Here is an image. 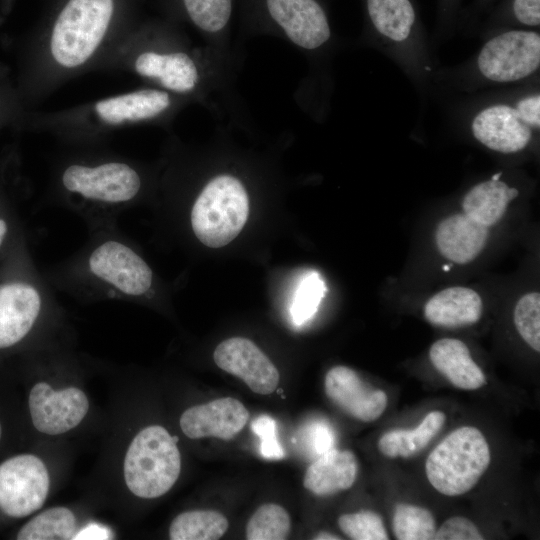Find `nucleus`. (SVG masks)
<instances>
[{"label": "nucleus", "mask_w": 540, "mask_h": 540, "mask_svg": "<svg viewBox=\"0 0 540 540\" xmlns=\"http://www.w3.org/2000/svg\"><path fill=\"white\" fill-rule=\"evenodd\" d=\"M43 274L56 292L87 302L158 296L152 268L118 225L88 232L82 247Z\"/></svg>", "instance_id": "obj_1"}, {"label": "nucleus", "mask_w": 540, "mask_h": 540, "mask_svg": "<svg viewBox=\"0 0 540 540\" xmlns=\"http://www.w3.org/2000/svg\"><path fill=\"white\" fill-rule=\"evenodd\" d=\"M62 204L78 216L88 232L117 226L118 218L140 197V173L123 161L71 163L60 175Z\"/></svg>", "instance_id": "obj_2"}, {"label": "nucleus", "mask_w": 540, "mask_h": 540, "mask_svg": "<svg viewBox=\"0 0 540 540\" xmlns=\"http://www.w3.org/2000/svg\"><path fill=\"white\" fill-rule=\"evenodd\" d=\"M56 291L33 261L23 234L0 272V351L28 340L60 313Z\"/></svg>", "instance_id": "obj_3"}, {"label": "nucleus", "mask_w": 540, "mask_h": 540, "mask_svg": "<svg viewBox=\"0 0 540 540\" xmlns=\"http://www.w3.org/2000/svg\"><path fill=\"white\" fill-rule=\"evenodd\" d=\"M180 471L177 437L163 426H147L134 436L123 464L124 480L132 494L143 499L158 498L174 486Z\"/></svg>", "instance_id": "obj_4"}, {"label": "nucleus", "mask_w": 540, "mask_h": 540, "mask_svg": "<svg viewBox=\"0 0 540 540\" xmlns=\"http://www.w3.org/2000/svg\"><path fill=\"white\" fill-rule=\"evenodd\" d=\"M249 215V197L244 184L231 174L209 180L190 210V226L200 243L219 248L241 232Z\"/></svg>", "instance_id": "obj_5"}, {"label": "nucleus", "mask_w": 540, "mask_h": 540, "mask_svg": "<svg viewBox=\"0 0 540 540\" xmlns=\"http://www.w3.org/2000/svg\"><path fill=\"white\" fill-rule=\"evenodd\" d=\"M489 445L474 426H462L447 435L429 454L425 472L441 494L459 496L470 491L490 464Z\"/></svg>", "instance_id": "obj_6"}, {"label": "nucleus", "mask_w": 540, "mask_h": 540, "mask_svg": "<svg viewBox=\"0 0 540 540\" xmlns=\"http://www.w3.org/2000/svg\"><path fill=\"white\" fill-rule=\"evenodd\" d=\"M113 0H69L57 17L50 48L57 63L72 68L87 61L102 41Z\"/></svg>", "instance_id": "obj_7"}, {"label": "nucleus", "mask_w": 540, "mask_h": 540, "mask_svg": "<svg viewBox=\"0 0 540 540\" xmlns=\"http://www.w3.org/2000/svg\"><path fill=\"white\" fill-rule=\"evenodd\" d=\"M539 127V93L524 96L514 105H489L480 110L471 122L472 134L478 142L504 154L525 149Z\"/></svg>", "instance_id": "obj_8"}, {"label": "nucleus", "mask_w": 540, "mask_h": 540, "mask_svg": "<svg viewBox=\"0 0 540 540\" xmlns=\"http://www.w3.org/2000/svg\"><path fill=\"white\" fill-rule=\"evenodd\" d=\"M540 66V35L510 30L489 39L477 57V68L487 80L513 83L534 74Z\"/></svg>", "instance_id": "obj_9"}, {"label": "nucleus", "mask_w": 540, "mask_h": 540, "mask_svg": "<svg viewBox=\"0 0 540 540\" xmlns=\"http://www.w3.org/2000/svg\"><path fill=\"white\" fill-rule=\"evenodd\" d=\"M50 489L45 463L36 455L19 454L0 463V510L25 518L41 509Z\"/></svg>", "instance_id": "obj_10"}, {"label": "nucleus", "mask_w": 540, "mask_h": 540, "mask_svg": "<svg viewBox=\"0 0 540 540\" xmlns=\"http://www.w3.org/2000/svg\"><path fill=\"white\" fill-rule=\"evenodd\" d=\"M28 408L37 431L59 435L82 422L89 411V400L78 387L54 390L48 383L41 381L29 392Z\"/></svg>", "instance_id": "obj_11"}, {"label": "nucleus", "mask_w": 540, "mask_h": 540, "mask_svg": "<svg viewBox=\"0 0 540 540\" xmlns=\"http://www.w3.org/2000/svg\"><path fill=\"white\" fill-rule=\"evenodd\" d=\"M272 21L295 46L312 51L331 37L327 15L316 0H265Z\"/></svg>", "instance_id": "obj_12"}, {"label": "nucleus", "mask_w": 540, "mask_h": 540, "mask_svg": "<svg viewBox=\"0 0 540 540\" xmlns=\"http://www.w3.org/2000/svg\"><path fill=\"white\" fill-rule=\"evenodd\" d=\"M213 359L220 369L242 379L254 393L271 394L278 386V369L247 338L232 337L222 341L215 348Z\"/></svg>", "instance_id": "obj_13"}, {"label": "nucleus", "mask_w": 540, "mask_h": 540, "mask_svg": "<svg viewBox=\"0 0 540 540\" xmlns=\"http://www.w3.org/2000/svg\"><path fill=\"white\" fill-rule=\"evenodd\" d=\"M326 396L347 415L362 422L378 419L386 409L388 398L380 389H373L346 366L332 367L324 380Z\"/></svg>", "instance_id": "obj_14"}, {"label": "nucleus", "mask_w": 540, "mask_h": 540, "mask_svg": "<svg viewBox=\"0 0 540 540\" xmlns=\"http://www.w3.org/2000/svg\"><path fill=\"white\" fill-rule=\"evenodd\" d=\"M249 412L237 399L225 397L186 409L180 417L182 432L190 439L230 440L246 425Z\"/></svg>", "instance_id": "obj_15"}, {"label": "nucleus", "mask_w": 540, "mask_h": 540, "mask_svg": "<svg viewBox=\"0 0 540 540\" xmlns=\"http://www.w3.org/2000/svg\"><path fill=\"white\" fill-rule=\"evenodd\" d=\"M135 70L141 76L156 80L164 88L178 93L194 91L201 80L197 63L185 52H144L137 57Z\"/></svg>", "instance_id": "obj_16"}, {"label": "nucleus", "mask_w": 540, "mask_h": 540, "mask_svg": "<svg viewBox=\"0 0 540 540\" xmlns=\"http://www.w3.org/2000/svg\"><path fill=\"white\" fill-rule=\"evenodd\" d=\"M488 228L465 213L451 215L440 222L435 240L440 253L448 260L466 264L484 248Z\"/></svg>", "instance_id": "obj_17"}, {"label": "nucleus", "mask_w": 540, "mask_h": 540, "mask_svg": "<svg viewBox=\"0 0 540 540\" xmlns=\"http://www.w3.org/2000/svg\"><path fill=\"white\" fill-rule=\"evenodd\" d=\"M358 462L349 450L331 448L307 468L303 485L318 496H328L347 490L355 482Z\"/></svg>", "instance_id": "obj_18"}, {"label": "nucleus", "mask_w": 540, "mask_h": 540, "mask_svg": "<svg viewBox=\"0 0 540 540\" xmlns=\"http://www.w3.org/2000/svg\"><path fill=\"white\" fill-rule=\"evenodd\" d=\"M429 357L433 366L459 389L476 390L487 383L486 376L461 340H437L430 347Z\"/></svg>", "instance_id": "obj_19"}, {"label": "nucleus", "mask_w": 540, "mask_h": 540, "mask_svg": "<svg viewBox=\"0 0 540 540\" xmlns=\"http://www.w3.org/2000/svg\"><path fill=\"white\" fill-rule=\"evenodd\" d=\"M482 315V300L466 287L446 288L432 296L424 306V316L433 325L454 328L474 324Z\"/></svg>", "instance_id": "obj_20"}, {"label": "nucleus", "mask_w": 540, "mask_h": 540, "mask_svg": "<svg viewBox=\"0 0 540 540\" xmlns=\"http://www.w3.org/2000/svg\"><path fill=\"white\" fill-rule=\"evenodd\" d=\"M171 105L167 92L158 89H144L99 101L95 110L107 123L140 121L154 118Z\"/></svg>", "instance_id": "obj_21"}, {"label": "nucleus", "mask_w": 540, "mask_h": 540, "mask_svg": "<svg viewBox=\"0 0 540 540\" xmlns=\"http://www.w3.org/2000/svg\"><path fill=\"white\" fill-rule=\"evenodd\" d=\"M499 177L500 174H497L490 180L478 183L462 201L464 213L487 228L503 217L508 204L518 195L516 188L508 186Z\"/></svg>", "instance_id": "obj_22"}, {"label": "nucleus", "mask_w": 540, "mask_h": 540, "mask_svg": "<svg viewBox=\"0 0 540 540\" xmlns=\"http://www.w3.org/2000/svg\"><path fill=\"white\" fill-rule=\"evenodd\" d=\"M445 421V413L431 411L414 429H394L384 433L378 440V450L388 458L411 457L430 443Z\"/></svg>", "instance_id": "obj_23"}, {"label": "nucleus", "mask_w": 540, "mask_h": 540, "mask_svg": "<svg viewBox=\"0 0 540 540\" xmlns=\"http://www.w3.org/2000/svg\"><path fill=\"white\" fill-rule=\"evenodd\" d=\"M369 18L376 31L388 40L406 41L415 23V11L409 0H367Z\"/></svg>", "instance_id": "obj_24"}, {"label": "nucleus", "mask_w": 540, "mask_h": 540, "mask_svg": "<svg viewBox=\"0 0 540 540\" xmlns=\"http://www.w3.org/2000/svg\"><path fill=\"white\" fill-rule=\"evenodd\" d=\"M227 518L215 510H192L177 515L169 527L172 540H217L227 531Z\"/></svg>", "instance_id": "obj_25"}, {"label": "nucleus", "mask_w": 540, "mask_h": 540, "mask_svg": "<svg viewBox=\"0 0 540 540\" xmlns=\"http://www.w3.org/2000/svg\"><path fill=\"white\" fill-rule=\"evenodd\" d=\"M76 535V517L62 506L38 513L16 535L19 540H66Z\"/></svg>", "instance_id": "obj_26"}, {"label": "nucleus", "mask_w": 540, "mask_h": 540, "mask_svg": "<svg viewBox=\"0 0 540 540\" xmlns=\"http://www.w3.org/2000/svg\"><path fill=\"white\" fill-rule=\"evenodd\" d=\"M393 532L399 540H431L436 533V521L426 508L397 504L392 520Z\"/></svg>", "instance_id": "obj_27"}, {"label": "nucleus", "mask_w": 540, "mask_h": 540, "mask_svg": "<svg viewBox=\"0 0 540 540\" xmlns=\"http://www.w3.org/2000/svg\"><path fill=\"white\" fill-rule=\"evenodd\" d=\"M291 529L288 512L280 505H261L250 517L246 525L248 540H284Z\"/></svg>", "instance_id": "obj_28"}, {"label": "nucleus", "mask_w": 540, "mask_h": 540, "mask_svg": "<svg viewBox=\"0 0 540 540\" xmlns=\"http://www.w3.org/2000/svg\"><path fill=\"white\" fill-rule=\"evenodd\" d=\"M233 0H183L185 10L201 31L218 35L222 33L231 18Z\"/></svg>", "instance_id": "obj_29"}, {"label": "nucleus", "mask_w": 540, "mask_h": 540, "mask_svg": "<svg viewBox=\"0 0 540 540\" xmlns=\"http://www.w3.org/2000/svg\"><path fill=\"white\" fill-rule=\"evenodd\" d=\"M514 324L522 339L540 351V296L537 292L523 295L514 309Z\"/></svg>", "instance_id": "obj_30"}, {"label": "nucleus", "mask_w": 540, "mask_h": 540, "mask_svg": "<svg viewBox=\"0 0 540 540\" xmlns=\"http://www.w3.org/2000/svg\"><path fill=\"white\" fill-rule=\"evenodd\" d=\"M342 532L353 540H388L382 517L370 510L342 514L338 518Z\"/></svg>", "instance_id": "obj_31"}, {"label": "nucleus", "mask_w": 540, "mask_h": 540, "mask_svg": "<svg viewBox=\"0 0 540 540\" xmlns=\"http://www.w3.org/2000/svg\"><path fill=\"white\" fill-rule=\"evenodd\" d=\"M324 291V283L316 274H309L303 279L291 308L293 321L297 325L305 323L314 315Z\"/></svg>", "instance_id": "obj_32"}, {"label": "nucleus", "mask_w": 540, "mask_h": 540, "mask_svg": "<svg viewBox=\"0 0 540 540\" xmlns=\"http://www.w3.org/2000/svg\"><path fill=\"white\" fill-rule=\"evenodd\" d=\"M252 431L260 439V452L267 459H282L285 452L278 440L276 421L269 415H260L251 423Z\"/></svg>", "instance_id": "obj_33"}, {"label": "nucleus", "mask_w": 540, "mask_h": 540, "mask_svg": "<svg viewBox=\"0 0 540 540\" xmlns=\"http://www.w3.org/2000/svg\"><path fill=\"white\" fill-rule=\"evenodd\" d=\"M435 540H482L478 527L468 518L450 517L436 529Z\"/></svg>", "instance_id": "obj_34"}, {"label": "nucleus", "mask_w": 540, "mask_h": 540, "mask_svg": "<svg viewBox=\"0 0 540 540\" xmlns=\"http://www.w3.org/2000/svg\"><path fill=\"white\" fill-rule=\"evenodd\" d=\"M21 235L14 213L0 210V255L7 254Z\"/></svg>", "instance_id": "obj_35"}, {"label": "nucleus", "mask_w": 540, "mask_h": 540, "mask_svg": "<svg viewBox=\"0 0 540 540\" xmlns=\"http://www.w3.org/2000/svg\"><path fill=\"white\" fill-rule=\"evenodd\" d=\"M513 12L516 19L526 26H539L540 0H514Z\"/></svg>", "instance_id": "obj_36"}, {"label": "nucleus", "mask_w": 540, "mask_h": 540, "mask_svg": "<svg viewBox=\"0 0 540 540\" xmlns=\"http://www.w3.org/2000/svg\"><path fill=\"white\" fill-rule=\"evenodd\" d=\"M309 432L310 433L307 435V438L310 439V446L318 454L321 455L331 449V435L325 427L321 425L311 426Z\"/></svg>", "instance_id": "obj_37"}, {"label": "nucleus", "mask_w": 540, "mask_h": 540, "mask_svg": "<svg viewBox=\"0 0 540 540\" xmlns=\"http://www.w3.org/2000/svg\"><path fill=\"white\" fill-rule=\"evenodd\" d=\"M104 529V528H99V527H89V528H86L85 529V532H80L77 536H82L80 538H95L94 536H96V538H102L101 536H106L107 537V532H103L101 533V530Z\"/></svg>", "instance_id": "obj_38"}, {"label": "nucleus", "mask_w": 540, "mask_h": 540, "mask_svg": "<svg viewBox=\"0 0 540 540\" xmlns=\"http://www.w3.org/2000/svg\"><path fill=\"white\" fill-rule=\"evenodd\" d=\"M313 539H316V540H339V539H341V537H338L337 535L326 532V531H321L318 534H316Z\"/></svg>", "instance_id": "obj_39"}, {"label": "nucleus", "mask_w": 540, "mask_h": 540, "mask_svg": "<svg viewBox=\"0 0 540 540\" xmlns=\"http://www.w3.org/2000/svg\"><path fill=\"white\" fill-rule=\"evenodd\" d=\"M2 433H3V429H2V424L0 422V441H1V438H2Z\"/></svg>", "instance_id": "obj_40"}]
</instances>
